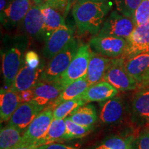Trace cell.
Here are the masks:
<instances>
[{"label":"cell","instance_id":"37","mask_svg":"<svg viewBox=\"0 0 149 149\" xmlns=\"http://www.w3.org/2000/svg\"><path fill=\"white\" fill-rule=\"evenodd\" d=\"M14 149H37L36 146H32V145H26V144H21L19 146L16 147Z\"/></svg>","mask_w":149,"mask_h":149},{"label":"cell","instance_id":"39","mask_svg":"<svg viewBox=\"0 0 149 149\" xmlns=\"http://www.w3.org/2000/svg\"><path fill=\"white\" fill-rule=\"evenodd\" d=\"M127 149H134V143H133Z\"/></svg>","mask_w":149,"mask_h":149},{"label":"cell","instance_id":"20","mask_svg":"<svg viewBox=\"0 0 149 149\" xmlns=\"http://www.w3.org/2000/svg\"><path fill=\"white\" fill-rule=\"evenodd\" d=\"M132 120L139 126L148 124L149 121V90L139 91L132 104Z\"/></svg>","mask_w":149,"mask_h":149},{"label":"cell","instance_id":"8","mask_svg":"<svg viewBox=\"0 0 149 149\" xmlns=\"http://www.w3.org/2000/svg\"><path fill=\"white\" fill-rule=\"evenodd\" d=\"M126 44L127 42L124 38L98 35L92 37L89 43L91 48L95 52L110 58L122 57Z\"/></svg>","mask_w":149,"mask_h":149},{"label":"cell","instance_id":"18","mask_svg":"<svg viewBox=\"0 0 149 149\" xmlns=\"http://www.w3.org/2000/svg\"><path fill=\"white\" fill-rule=\"evenodd\" d=\"M118 93V91L115 87L102 80L94 84L90 85L81 97L86 103L93 102H104L114 97Z\"/></svg>","mask_w":149,"mask_h":149},{"label":"cell","instance_id":"41","mask_svg":"<svg viewBox=\"0 0 149 149\" xmlns=\"http://www.w3.org/2000/svg\"><path fill=\"white\" fill-rule=\"evenodd\" d=\"M147 125H148V126H149V121H148V124H147Z\"/></svg>","mask_w":149,"mask_h":149},{"label":"cell","instance_id":"24","mask_svg":"<svg viewBox=\"0 0 149 149\" xmlns=\"http://www.w3.org/2000/svg\"><path fill=\"white\" fill-rule=\"evenodd\" d=\"M66 133V124L64 119L61 120H54L45 134L35 144V146L38 147L42 145L57 142V141L65 140Z\"/></svg>","mask_w":149,"mask_h":149},{"label":"cell","instance_id":"26","mask_svg":"<svg viewBox=\"0 0 149 149\" xmlns=\"http://www.w3.org/2000/svg\"><path fill=\"white\" fill-rule=\"evenodd\" d=\"M68 118L76 124L84 126H93L97 119L95 107L91 104L84 105L77 109Z\"/></svg>","mask_w":149,"mask_h":149},{"label":"cell","instance_id":"22","mask_svg":"<svg viewBox=\"0 0 149 149\" xmlns=\"http://www.w3.org/2000/svg\"><path fill=\"white\" fill-rule=\"evenodd\" d=\"M42 11L44 15V40L59 27L66 25L64 17L57 10L49 6L42 4Z\"/></svg>","mask_w":149,"mask_h":149},{"label":"cell","instance_id":"16","mask_svg":"<svg viewBox=\"0 0 149 149\" xmlns=\"http://www.w3.org/2000/svg\"><path fill=\"white\" fill-rule=\"evenodd\" d=\"M44 19L42 11V4L31 7L23 21L26 35L35 40H44Z\"/></svg>","mask_w":149,"mask_h":149},{"label":"cell","instance_id":"11","mask_svg":"<svg viewBox=\"0 0 149 149\" xmlns=\"http://www.w3.org/2000/svg\"><path fill=\"white\" fill-rule=\"evenodd\" d=\"M64 88V87L58 79L50 82L40 81L32 88L33 99L31 102L46 109L54 103Z\"/></svg>","mask_w":149,"mask_h":149},{"label":"cell","instance_id":"25","mask_svg":"<svg viewBox=\"0 0 149 149\" xmlns=\"http://www.w3.org/2000/svg\"><path fill=\"white\" fill-rule=\"evenodd\" d=\"M23 133L11 125L5 126L0 132V149H14L22 144Z\"/></svg>","mask_w":149,"mask_h":149},{"label":"cell","instance_id":"40","mask_svg":"<svg viewBox=\"0 0 149 149\" xmlns=\"http://www.w3.org/2000/svg\"><path fill=\"white\" fill-rule=\"evenodd\" d=\"M91 1H105V0H91Z\"/></svg>","mask_w":149,"mask_h":149},{"label":"cell","instance_id":"29","mask_svg":"<svg viewBox=\"0 0 149 149\" xmlns=\"http://www.w3.org/2000/svg\"><path fill=\"white\" fill-rule=\"evenodd\" d=\"M66 124V133L65 140L82 138L91 133L93 126H84L76 124L68 117L64 119Z\"/></svg>","mask_w":149,"mask_h":149},{"label":"cell","instance_id":"15","mask_svg":"<svg viewBox=\"0 0 149 149\" xmlns=\"http://www.w3.org/2000/svg\"><path fill=\"white\" fill-rule=\"evenodd\" d=\"M44 68L45 66L43 61L42 64L36 68H31L24 62L10 88L19 93L33 88L40 81Z\"/></svg>","mask_w":149,"mask_h":149},{"label":"cell","instance_id":"27","mask_svg":"<svg viewBox=\"0 0 149 149\" xmlns=\"http://www.w3.org/2000/svg\"><path fill=\"white\" fill-rule=\"evenodd\" d=\"M87 104L81 95L72 100H68L59 104L53 109L54 120H61L65 119L73 113L79 107Z\"/></svg>","mask_w":149,"mask_h":149},{"label":"cell","instance_id":"31","mask_svg":"<svg viewBox=\"0 0 149 149\" xmlns=\"http://www.w3.org/2000/svg\"><path fill=\"white\" fill-rule=\"evenodd\" d=\"M135 27L149 22V0H142L133 16Z\"/></svg>","mask_w":149,"mask_h":149},{"label":"cell","instance_id":"32","mask_svg":"<svg viewBox=\"0 0 149 149\" xmlns=\"http://www.w3.org/2000/svg\"><path fill=\"white\" fill-rule=\"evenodd\" d=\"M71 0H44L43 4H46L56 9L60 10L61 12L67 14L69 8Z\"/></svg>","mask_w":149,"mask_h":149},{"label":"cell","instance_id":"12","mask_svg":"<svg viewBox=\"0 0 149 149\" xmlns=\"http://www.w3.org/2000/svg\"><path fill=\"white\" fill-rule=\"evenodd\" d=\"M125 68L138 88L149 86V53L139 54L125 60Z\"/></svg>","mask_w":149,"mask_h":149},{"label":"cell","instance_id":"5","mask_svg":"<svg viewBox=\"0 0 149 149\" xmlns=\"http://www.w3.org/2000/svg\"><path fill=\"white\" fill-rule=\"evenodd\" d=\"M91 52L88 44L79 46L68 68L58 79L64 88L76 80L86 76Z\"/></svg>","mask_w":149,"mask_h":149},{"label":"cell","instance_id":"35","mask_svg":"<svg viewBox=\"0 0 149 149\" xmlns=\"http://www.w3.org/2000/svg\"><path fill=\"white\" fill-rule=\"evenodd\" d=\"M37 149H80L79 146H70L60 143H51L37 147Z\"/></svg>","mask_w":149,"mask_h":149},{"label":"cell","instance_id":"30","mask_svg":"<svg viewBox=\"0 0 149 149\" xmlns=\"http://www.w3.org/2000/svg\"><path fill=\"white\" fill-rule=\"evenodd\" d=\"M142 0H113L116 10L124 15L132 17Z\"/></svg>","mask_w":149,"mask_h":149},{"label":"cell","instance_id":"33","mask_svg":"<svg viewBox=\"0 0 149 149\" xmlns=\"http://www.w3.org/2000/svg\"><path fill=\"white\" fill-rule=\"evenodd\" d=\"M24 62L31 68H36L42 64V61H41L38 54L35 51L31 50V51L26 52Z\"/></svg>","mask_w":149,"mask_h":149},{"label":"cell","instance_id":"21","mask_svg":"<svg viewBox=\"0 0 149 149\" xmlns=\"http://www.w3.org/2000/svg\"><path fill=\"white\" fill-rule=\"evenodd\" d=\"M22 103L19 93L11 88L1 89L0 94V119L1 122L9 121Z\"/></svg>","mask_w":149,"mask_h":149},{"label":"cell","instance_id":"4","mask_svg":"<svg viewBox=\"0 0 149 149\" xmlns=\"http://www.w3.org/2000/svg\"><path fill=\"white\" fill-rule=\"evenodd\" d=\"M125 59L122 57L111 58L103 80L118 91H128L138 88L137 84L125 68Z\"/></svg>","mask_w":149,"mask_h":149},{"label":"cell","instance_id":"7","mask_svg":"<svg viewBox=\"0 0 149 149\" xmlns=\"http://www.w3.org/2000/svg\"><path fill=\"white\" fill-rule=\"evenodd\" d=\"M53 120V109L48 107L44 109L28 126L22 137V144L35 146L42 138Z\"/></svg>","mask_w":149,"mask_h":149},{"label":"cell","instance_id":"19","mask_svg":"<svg viewBox=\"0 0 149 149\" xmlns=\"http://www.w3.org/2000/svg\"><path fill=\"white\" fill-rule=\"evenodd\" d=\"M111 60L110 57H105L95 51L91 52L86 74L89 84H94L103 80Z\"/></svg>","mask_w":149,"mask_h":149},{"label":"cell","instance_id":"17","mask_svg":"<svg viewBox=\"0 0 149 149\" xmlns=\"http://www.w3.org/2000/svg\"><path fill=\"white\" fill-rule=\"evenodd\" d=\"M124 113L125 107L122 99L114 97L104 102L100 110V118L103 124L111 125L121 122Z\"/></svg>","mask_w":149,"mask_h":149},{"label":"cell","instance_id":"34","mask_svg":"<svg viewBox=\"0 0 149 149\" xmlns=\"http://www.w3.org/2000/svg\"><path fill=\"white\" fill-rule=\"evenodd\" d=\"M137 149H149V128L141 132L137 139Z\"/></svg>","mask_w":149,"mask_h":149},{"label":"cell","instance_id":"10","mask_svg":"<svg viewBox=\"0 0 149 149\" xmlns=\"http://www.w3.org/2000/svg\"><path fill=\"white\" fill-rule=\"evenodd\" d=\"M33 0H11L1 13V22L5 29H12L23 22L29 10L35 4Z\"/></svg>","mask_w":149,"mask_h":149},{"label":"cell","instance_id":"23","mask_svg":"<svg viewBox=\"0 0 149 149\" xmlns=\"http://www.w3.org/2000/svg\"><path fill=\"white\" fill-rule=\"evenodd\" d=\"M89 86L90 84L86 79V76L76 80L65 87L61 94L59 95L58 98L49 107H51L52 109H54L62 102L72 100L77 97L80 96L81 95H82L83 93L85 92Z\"/></svg>","mask_w":149,"mask_h":149},{"label":"cell","instance_id":"13","mask_svg":"<svg viewBox=\"0 0 149 149\" xmlns=\"http://www.w3.org/2000/svg\"><path fill=\"white\" fill-rule=\"evenodd\" d=\"M73 29L66 25L59 27L45 40L43 54L46 59H51L73 38Z\"/></svg>","mask_w":149,"mask_h":149},{"label":"cell","instance_id":"14","mask_svg":"<svg viewBox=\"0 0 149 149\" xmlns=\"http://www.w3.org/2000/svg\"><path fill=\"white\" fill-rule=\"evenodd\" d=\"M45 108L33 102H22L8 121V124L24 133L33 120Z\"/></svg>","mask_w":149,"mask_h":149},{"label":"cell","instance_id":"2","mask_svg":"<svg viewBox=\"0 0 149 149\" xmlns=\"http://www.w3.org/2000/svg\"><path fill=\"white\" fill-rule=\"evenodd\" d=\"M29 43L26 35L6 36L3 38L1 50V70L7 88H10L21 69Z\"/></svg>","mask_w":149,"mask_h":149},{"label":"cell","instance_id":"3","mask_svg":"<svg viewBox=\"0 0 149 149\" xmlns=\"http://www.w3.org/2000/svg\"><path fill=\"white\" fill-rule=\"evenodd\" d=\"M79 47L77 40L73 37L59 53L50 59L41 74L40 81L50 82L58 79L68 68Z\"/></svg>","mask_w":149,"mask_h":149},{"label":"cell","instance_id":"6","mask_svg":"<svg viewBox=\"0 0 149 149\" xmlns=\"http://www.w3.org/2000/svg\"><path fill=\"white\" fill-rule=\"evenodd\" d=\"M135 28V25L132 17L124 15L117 10H113L104 21L97 35L127 40Z\"/></svg>","mask_w":149,"mask_h":149},{"label":"cell","instance_id":"28","mask_svg":"<svg viewBox=\"0 0 149 149\" xmlns=\"http://www.w3.org/2000/svg\"><path fill=\"white\" fill-rule=\"evenodd\" d=\"M135 137L133 135L113 136L106 139L95 149H127L134 143Z\"/></svg>","mask_w":149,"mask_h":149},{"label":"cell","instance_id":"1","mask_svg":"<svg viewBox=\"0 0 149 149\" xmlns=\"http://www.w3.org/2000/svg\"><path fill=\"white\" fill-rule=\"evenodd\" d=\"M113 4L109 0H77L72 7V14L78 33L98 34Z\"/></svg>","mask_w":149,"mask_h":149},{"label":"cell","instance_id":"36","mask_svg":"<svg viewBox=\"0 0 149 149\" xmlns=\"http://www.w3.org/2000/svg\"><path fill=\"white\" fill-rule=\"evenodd\" d=\"M19 96H20V98H21L22 102H31L33 99L32 88L19 92Z\"/></svg>","mask_w":149,"mask_h":149},{"label":"cell","instance_id":"9","mask_svg":"<svg viewBox=\"0 0 149 149\" xmlns=\"http://www.w3.org/2000/svg\"><path fill=\"white\" fill-rule=\"evenodd\" d=\"M126 42V49L121 57L125 60L139 54L149 53V22L136 26Z\"/></svg>","mask_w":149,"mask_h":149},{"label":"cell","instance_id":"38","mask_svg":"<svg viewBox=\"0 0 149 149\" xmlns=\"http://www.w3.org/2000/svg\"><path fill=\"white\" fill-rule=\"evenodd\" d=\"M36 4H43L44 3V0H33Z\"/></svg>","mask_w":149,"mask_h":149}]
</instances>
